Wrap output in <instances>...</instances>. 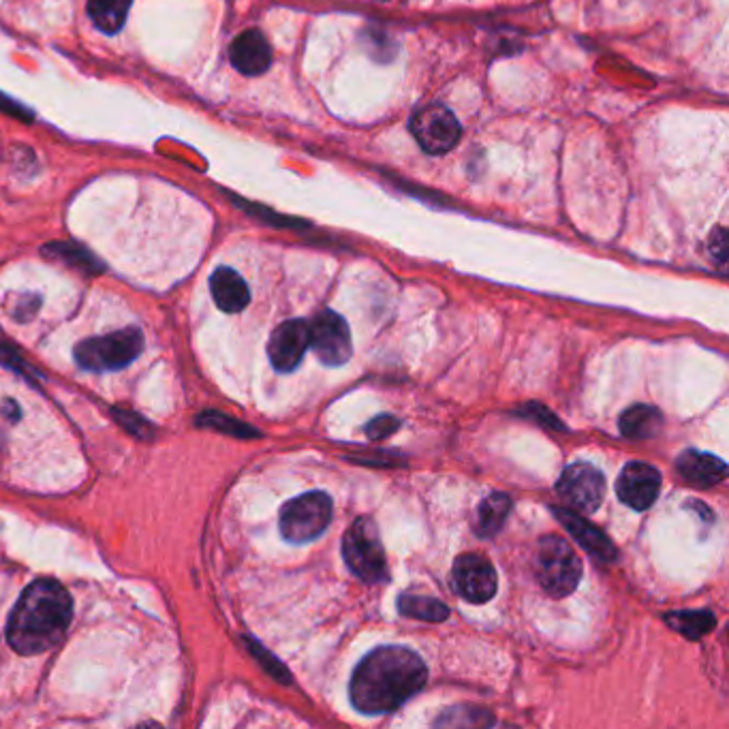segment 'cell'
<instances>
[{"mask_svg":"<svg viewBox=\"0 0 729 729\" xmlns=\"http://www.w3.org/2000/svg\"><path fill=\"white\" fill-rule=\"evenodd\" d=\"M428 680L420 655L405 646H381L356 668L349 696L364 715H386L411 700Z\"/></svg>","mask_w":729,"mask_h":729,"instance_id":"6da1fadb","label":"cell"},{"mask_svg":"<svg viewBox=\"0 0 729 729\" xmlns=\"http://www.w3.org/2000/svg\"><path fill=\"white\" fill-rule=\"evenodd\" d=\"M73 617V601L67 589L50 578L32 582L16 603L7 640L20 655H41L64 638Z\"/></svg>","mask_w":729,"mask_h":729,"instance_id":"7a4b0ae2","label":"cell"},{"mask_svg":"<svg viewBox=\"0 0 729 729\" xmlns=\"http://www.w3.org/2000/svg\"><path fill=\"white\" fill-rule=\"evenodd\" d=\"M535 571L541 589L550 597H567L580 585L582 561L569 541L559 535H546L537 546Z\"/></svg>","mask_w":729,"mask_h":729,"instance_id":"3957f363","label":"cell"},{"mask_svg":"<svg viewBox=\"0 0 729 729\" xmlns=\"http://www.w3.org/2000/svg\"><path fill=\"white\" fill-rule=\"evenodd\" d=\"M342 557L347 567L364 582H383L388 578L386 550L372 518H358L342 537Z\"/></svg>","mask_w":729,"mask_h":729,"instance_id":"277c9868","label":"cell"},{"mask_svg":"<svg viewBox=\"0 0 729 729\" xmlns=\"http://www.w3.org/2000/svg\"><path fill=\"white\" fill-rule=\"evenodd\" d=\"M143 351V334L124 328L108 337L88 338L76 347V362L86 370H120L136 362Z\"/></svg>","mask_w":729,"mask_h":729,"instance_id":"5b68a950","label":"cell"},{"mask_svg":"<svg viewBox=\"0 0 729 729\" xmlns=\"http://www.w3.org/2000/svg\"><path fill=\"white\" fill-rule=\"evenodd\" d=\"M334 516L330 495L309 492L281 509V533L291 543H307L323 533Z\"/></svg>","mask_w":729,"mask_h":729,"instance_id":"8992f818","label":"cell"},{"mask_svg":"<svg viewBox=\"0 0 729 729\" xmlns=\"http://www.w3.org/2000/svg\"><path fill=\"white\" fill-rule=\"evenodd\" d=\"M409 131L420 143L421 150L428 154H446L462 138V127L458 118L441 103L423 106L413 113Z\"/></svg>","mask_w":729,"mask_h":729,"instance_id":"52a82bcc","label":"cell"},{"mask_svg":"<svg viewBox=\"0 0 729 729\" xmlns=\"http://www.w3.org/2000/svg\"><path fill=\"white\" fill-rule=\"evenodd\" d=\"M562 503L578 513H595L606 499V477L587 462H576L557 481Z\"/></svg>","mask_w":729,"mask_h":729,"instance_id":"ba28073f","label":"cell"},{"mask_svg":"<svg viewBox=\"0 0 729 729\" xmlns=\"http://www.w3.org/2000/svg\"><path fill=\"white\" fill-rule=\"evenodd\" d=\"M310 347L326 366L347 364L353 356L351 330L334 310H321L309 323Z\"/></svg>","mask_w":729,"mask_h":729,"instance_id":"9c48e42d","label":"cell"},{"mask_svg":"<svg viewBox=\"0 0 729 729\" xmlns=\"http://www.w3.org/2000/svg\"><path fill=\"white\" fill-rule=\"evenodd\" d=\"M451 573H453V587L460 592V597L476 606L490 601L499 589L497 569L481 555L458 557Z\"/></svg>","mask_w":729,"mask_h":729,"instance_id":"30bf717a","label":"cell"},{"mask_svg":"<svg viewBox=\"0 0 729 729\" xmlns=\"http://www.w3.org/2000/svg\"><path fill=\"white\" fill-rule=\"evenodd\" d=\"M661 490V473L646 462H629L617 479L618 499L636 511L655 506Z\"/></svg>","mask_w":729,"mask_h":729,"instance_id":"8fae6325","label":"cell"},{"mask_svg":"<svg viewBox=\"0 0 729 729\" xmlns=\"http://www.w3.org/2000/svg\"><path fill=\"white\" fill-rule=\"evenodd\" d=\"M310 347L309 321L291 319L281 323L270 338V362L279 372H293Z\"/></svg>","mask_w":729,"mask_h":729,"instance_id":"7c38bea8","label":"cell"},{"mask_svg":"<svg viewBox=\"0 0 729 729\" xmlns=\"http://www.w3.org/2000/svg\"><path fill=\"white\" fill-rule=\"evenodd\" d=\"M231 64L244 76H261L272 64V48L261 30L240 32L229 50Z\"/></svg>","mask_w":729,"mask_h":729,"instance_id":"4fadbf2b","label":"cell"},{"mask_svg":"<svg viewBox=\"0 0 729 729\" xmlns=\"http://www.w3.org/2000/svg\"><path fill=\"white\" fill-rule=\"evenodd\" d=\"M552 513L562 522V527L576 537V541L589 552L590 557H597L599 561H615L617 548L610 541V537L601 529L589 525L578 511H571L567 507H552Z\"/></svg>","mask_w":729,"mask_h":729,"instance_id":"5bb4252c","label":"cell"},{"mask_svg":"<svg viewBox=\"0 0 729 729\" xmlns=\"http://www.w3.org/2000/svg\"><path fill=\"white\" fill-rule=\"evenodd\" d=\"M676 469L689 483L700 488L717 486L728 477V465L721 458L696 449H687L676 460Z\"/></svg>","mask_w":729,"mask_h":729,"instance_id":"9a60e30c","label":"cell"},{"mask_svg":"<svg viewBox=\"0 0 729 729\" xmlns=\"http://www.w3.org/2000/svg\"><path fill=\"white\" fill-rule=\"evenodd\" d=\"M210 291L217 307L223 312H240L251 302L249 284L231 268L214 270V274L210 277Z\"/></svg>","mask_w":729,"mask_h":729,"instance_id":"2e32d148","label":"cell"},{"mask_svg":"<svg viewBox=\"0 0 729 729\" xmlns=\"http://www.w3.org/2000/svg\"><path fill=\"white\" fill-rule=\"evenodd\" d=\"M511 511V499L503 492H492L477 507L476 535L490 539L501 533L506 527L507 516Z\"/></svg>","mask_w":729,"mask_h":729,"instance_id":"e0dca14e","label":"cell"},{"mask_svg":"<svg viewBox=\"0 0 729 729\" xmlns=\"http://www.w3.org/2000/svg\"><path fill=\"white\" fill-rule=\"evenodd\" d=\"M620 432L629 439H650L655 437L661 426H663V416L657 407L650 405H636L631 409H627L620 416Z\"/></svg>","mask_w":729,"mask_h":729,"instance_id":"ac0fdd59","label":"cell"},{"mask_svg":"<svg viewBox=\"0 0 729 729\" xmlns=\"http://www.w3.org/2000/svg\"><path fill=\"white\" fill-rule=\"evenodd\" d=\"M131 2L133 0H88V16L101 32L116 34L127 22Z\"/></svg>","mask_w":729,"mask_h":729,"instance_id":"d6986e66","label":"cell"},{"mask_svg":"<svg viewBox=\"0 0 729 729\" xmlns=\"http://www.w3.org/2000/svg\"><path fill=\"white\" fill-rule=\"evenodd\" d=\"M398 610L405 617L418 618L423 622H443L449 618V608L446 603L420 595H400Z\"/></svg>","mask_w":729,"mask_h":729,"instance_id":"ffe728a7","label":"cell"},{"mask_svg":"<svg viewBox=\"0 0 729 729\" xmlns=\"http://www.w3.org/2000/svg\"><path fill=\"white\" fill-rule=\"evenodd\" d=\"M43 253L52 254V257H57L60 261H64V263H69L73 268H80V270L90 272V274L103 272V263L94 254L88 253L86 249L73 244V242H54V244H48L43 249Z\"/></svg>","mask_w":729,"mask_h":729,"instance_id":"44dd1931","label":"cell"},{"mask_svg":"<svg viewBox=\"0 0 729 729\" xmlns=\"http://www.w3.org/2000/svg\"><path fill=\"white\" fill-rule=\"evenodd\" d=\"M666 620L672 625V629L680 631L689 640H700L701 636H706L708 631H712L715 625H717L715 615H710L706 610H698V612H673V615H668Z\"/></svg>","mask_w":729,"mask_h":729,"instance_id":"7402d4cb","label":"cell"},{"mask_svg":"<svg viewBox=\"0 0 729 729\" xmlns=\"http://www.w3.org/2000/svg\"><path fill=\"white\" fill-rule=\"evenodd\" d=\"M199 426H208V428H214V430H221V432H227V435H233V437H242V439H249V437H257L259 432L242 423V421L233 420V418H227V416H221V413H203L199 418Z\"/></svg>","mask_w":729,"mask_h":729,"instance_id":"603a6c76","label":"cell"},{"mask_svg":"<svg viewBox=\"0 0 729 729\" xmlns=\"http://www.w3.org/2000/svg\"><path fill=\"white\" fill-rule=\"evenodd\" d=\"M113 418L118 420L122 428H127L131 435H136L140 439H148L154 432V428L148 421L140 418V416H136V413H131V411H113Z\"/></svg>","mask_w":729,"mask_h":729,"instance_id":"cb8c5ba5","label":"cell"},{"mask_svg":"<svg viewBox=\"0 0 729 729\" xmlns=\"http://www.w3.org/2000/svg\"><path fill=\"white\" fill-rule=\"evenodd\" d=\"M249 650L253 652L254 657L259 659V663L268 670V672L272 673L277 680H281V682H289V672L282 668V663H279L263 646L257 645L254 640H249Z\"/></svg>","mask_w":729,"mask_h":729,"instance_id":"d4e9b609","label":"cell"},{"mask_svg":"<svg viewBox=\"0 0 729 729\" xmlns=\"http://www.w3.org/2000/svg\"><path fill=\"white\" fill-rule=\"evenodd\" d=\"M398 428H400V421L392 418V416H379L366 426V435L372 441H383V439L392 437Z\"/></svg>","mask_w":729,"mask_h":729,"instance_id":"484cf974","label":"cell"},{"mask_svg":"<svg viewBox=\"0 0 729 729\" xmlns=\"http://www.w3.org/2000/svg\"><path fill=\"white\" fill-rule=\"evenodd\" d=\"M0 366H7V368H13L16 372L24 375L27 379H34V370L30 368L24 358L9 344H0Z\"/></svg>","mask_w":729,"mask_h":729,"instance_id":"4316f807","label":"cell"},{"mask_svg":"<svg viewBox=\"0 0 729 729\" xmlns=\"http://www.w3.org/2000/svg\"><path fill=\"white\" fill-rule=\"evenodd\" d=\"M0 110L7 113V116L20 118V120H24V122H30V120L34 118V113L30 112L29 108H24L22 103H18V101L9 99V97H7V94H2V92H0Z\"/></svg>","mask_w":729,"mask_h":729,"instance_id":"83f0119b","label":"cell"},{"mask_svg":"<svg viewBox=\"0 0 729 729\" xmlns=\"http://www.w3.org/2000/svg\"><path fill=\"white\" fill-rule=\"evenodd\" d=\"M39 310V298L37 296H22L20 302L13 309V317L18 321H29L30 317Z\"/></svg>","mask_w":729,"mask_h":729,"instance_id":"f1b7e54d","label":"cell"},{"mask_svg":"<svg viewBox=\"0 0 729 729\" xmlns=\"http://www.w3.org/2000/svg\"><path fill=\"white\" fill-rule=\"evenodd\" d=\"M717 244H710V249L717 253V259L719 261H726V251H728V240H726V231L723 229H717Z\"/></svg>","mask_w":729,"mask_h":729,"instance_id":"f546056e","label":"cell"}]
</instances>
